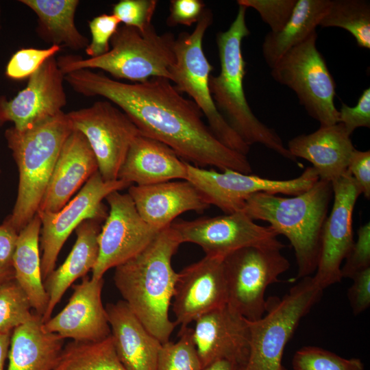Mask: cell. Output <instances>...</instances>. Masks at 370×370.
<instances>
[{
	"label": "cell",
	"mask_w": 370,
	"mask_h": 370,
	"mask_svg": "<svg viewBox=\"0 0 370 370\" xmlns=\"http://www.w3.org/2000/svg\"><path fill=\"white\" fill-rule=\"evenodd\" d=\"M73 90L85 97H101L134 122L141 134L170 147L195 166L251 173L247 156L223 145L203 121L197 105L185 98L166 78L127 84L101 73L82 69L64 75Z\"/></svg>",
	"instance_id": "6da1fadb"
},
{
	"label": "cell",
	"mask_w": 370,
	"mask_h": 370,
	"mask_svg": "<svg viewBox=\"0 0 370 370\" xmlns=\"http://www.w3.org/2000/svg\"><path fill=\"white\" fill-rule=\"evenodd\" d=\"M181 244L169 225L140 253L114 268V282L123 301L162 344L169 341L176 326L169 314L177 276L171 260Z\"/></svg>",
	"instance_id": "7a4b0ae2"
},
{
	"label": "cell",
	"mask_w": 370,
	"mask_h": 370,
	"mask_svg": "<svg viewBox=\"0 0 370 370\" xmlns=\"http://www.w3.org/2000/svg\"><path fill=\"white\" fill-rule=\"evenodd\" d=\"M332 197V183L319 180L308 190L291 197L265 192L253 194L242 210L254 221L269 223L278 236L287 238L294 249L297 278H304L317 269Z\"/></svg>",
	"instance_id": "3957f363"
},
{
	"label": "cell",
	"mask_w": 370,
	"mask_h": 370,
	"mask_svg": "<svg viewBox=\"0 0 370 370\" xmlns=\"http://www.w3.org/2000/svg\"><path fill=\"white\" fill-rule=\"evenodd\" d=\"M247 8L239 5L229 28L217 35L221 71L209 77V88L214 103L232 128L251 146L260 143L282 157L296 162L273 128L267 126L251 110L243 88L246 62L242 52L243 40L250 34L246 23Z\"/></svg>",
	"instance_id": "277c9868"
},
{
	"label": "cell",
	"mask_w": 370,
	"mask_h": 370,
	"mask_svg": "<svg viewBox=\"0 0 370 370\" xmlns=\"http://www.w3.org/2000/svg\"><path fill=\"white\" fill-rule=\"evenodd\" d=\"M73 128L63 111L34 126L4 133L18 170L16 199L8 215L19 232L36 215L66 139Z\"/></svg>",
	"instance_id": "5b68a950"
},
{
	"label": "cell",
	"mask_w": 370,
	"mask_h": 370,
	"mask_svg": "<svg viewBox=\"0 0 370 370\" xmlns=\"http://www.w3.org/2000/svg\"><path fill=\"white\" fill-rule=\"evenodd\" d=\"M171 33L159 34L152 25L145 32L119 26L110 40V50L95 58L61 56L57 64L64 75L78 70L99 69L118 79L143 82L152 77L171 81V69L175 61V42Z\"/></svg>",
	"instance_id": "8992f818"
},
{
	"label": "cell",
	"mask_w": 370,
	"mask_h": 370,
	"mask_svg": "<svg viewBox=\"0 0 370 370\" xmlns=\"http://www.w3.org/2000/svg\"><path fill=\"white\" fill-rule=\"evenodd\" d=\"M323 292L308 276L301 278L281 299L268 301L263 317L248 321L249 353L241 370H288L282 364L286 345Z\"/></svg>",
	"instance_id": "52a82bcc"
},
{
	"label": "cell",
	"mask_w": 370,
	"mask_h": 370,
	"mask_svg": "<svg viewBox=\"0 0 370 370\" xmlns=\"http://www.w3.org/2000/svg\"><path fill=\"white\" fill-rule=\"evenodd\" d=\"M213 21L212 11L206 8L191 33L182 32L175 42V61L171 69V82L197 105L207 119L214 136L227 148L247 156L250 146L232 128L217 110L209 88L214 69L203 49V38Z\"/></svg>",
	"instance_id": "ba28073f"
},
{
	"label": "cell",
	"mask_w": 370,
	"mask_h": 370,
	"mask_svg": "<svg viewBox=\"0 0 370 370\" xmlns=\"http://www.w3.org/2000/svg\"><path fill=\"white\" fill-rule=\"evenodd\" d=\"M317 36L315 31L289 50L271 69V75L295 92L300 104L320 126H328L338 123L336 83L317 48Z\"/></svg>",
	"instance_id": "9c48e42d"
},
{
	"label": "cell",
	"mask_w": 370,
	"mask_h": 370,
	"mask_svg": "<svg viewBox=\"0 0 370 370\" xmlns=\"http://www.w3.org/2000/svg\"><path fill=\"white\" fill-rule=\"evenodd\" d=\"M278 246L248 247L236 250L223 259L227 305L247 321L265 314L267 287L279 281L290 267L288 260Z\"/></svg>",
	"instance_id": "30bf717a"
},
{
	"label": "cell",
	"mask_w": 370,
	"mask_h": 370,
	"mask_svg": "<svg viewBox=\"0 0 370 370\" xmlns=\"http://www.w3.org/2000/svg\"><path fill=\"white\" fill-rule=\"evenodd\" d=\"M186 169V180L201 192L210 206H215L225 214L242 210L247 198L256 193L296 196L308 190L319 180L312 166L307 167L297 177L282 180L230 169L219 172L188 162Z\"/></svg>",
	"instance_id": "8fae6325"
},
{
	"label": "cell",
	"mask_w": 370,
	"mask_h": 370,
	"mask_svg": "<svg viewBox=\"0 0 370 370\" xmlns=\"http://www.w3.org/2000/svg\"><path fill=\"white\" fill-rule=\"evenodd\" d=\"M131 185L121 180L105 181L98 171L58 212H37L41 221L39 242L43 282L56 269L59 253L72 232L87 219L105 221L108 210L103 200L110 193Z\"/></svg>",
	"instance_id": "7c38bea8"
},
{
	"label": "cell",
	"mask_w": 370,
	"mask_h": 370,
	"mask_svg": "<svg viewBox=\"0 0 370 370\" xmlns=\"http://www.w3.org/2000/svg\"><path fill=\"white\" fill-rule=\"evenodd\" d=\"M73 130L88 140L105 181L118 180L129 148L140 132L129 116L109 101L66 113Z\"/></svg>",
	"instance_id": "4fadbf2b"
},
{
	"label": "cell",
	"mask_w": 370,
	"mask_h": 370,
	"mask_svg": "<svg viewBox=\"0 0 370 370\" xmlns=\"http://www.w3.org/2000/svg\"><path fill=\"white\" fill-rule=\"evenodd\" d=\"M171 226L182 243L196 244L209 256L224 258L236 250L248 247H285L269 226L256 223L243 210L191 221L179 219Z\"/></svg>",
	"instance_id": "5bb4252c"
},
{
	"label": "cell",
	"mask_w": 370,
	"mask_h": 370,
	"mask_svg": "<svg viewBox=\"0 0 370 370\" xmlns=\"http://www.w3.org/2000/svg\"><path fill=\"white\" fill-rule=\"evenodd\" d=\"M109 210L98 236L99 255L91 278H103L105 273L144 250L160 231L147 224L138 214L128 193L119 191L106 198Z\"/></svg>",
	"instance_id": "9a60e30c"
},
{
	"label": "cell",
	"mask_w": 370,
	"mask_h": 370,
	"mask_svg": "<svg viewBox=\"0 0 370 370\" xmlns=\"http://www.w3.org/2000/svg\"><path fill=\"white\" fill-rule=\"evenodd\" d=\"M334 202L321 233L319 259L312 279L323 291L342 280L341 264L354 241L352 215L361 192L350 173L332 182Z\"/></svg>",
	"instance_id": "2e32d148"
},
{
	"label": "cell",
	"mask_w": 370,
	"mask_h": 370,
	"mask_svg": "<svg viewBox=\"0 0 370 370\" xmlns=\"http://www.w3.org/2000/svg\"><path fill=\"white\" fill-rule=\"evenodd\" d=\"M64 77L56 58L47 59L14 97H0V126L12 122L22 130L62 112L67 102Z\"/></svg>",
	"instance_id": "e0dca14e"
},
{
	"label": "cell",
	"mask_w": 370,
	"mask_h": 370,
	"mask_svg": "<svg viewBox=\"0 0 370 370\" xmlns=\"http://www.w3.org/2000/svg\"><path fill=\"white\" fill-rule=\"evenodd\" d=\"M223 259L205 256L177 273L172 299L176 325L188 326L203 314L227 305Z\"/></svg>",
	"instance_id": "ac0fdd59"
},
{
	"label": "cell",
	"mask_w": 370,
	"mask_h": 370,
	"mask_svg": "<svg viewBox=\"0 0 370 370\" xmlns=\"http://www.w3.org/2000/svg\"><path fill=\"white\" fill-rule=\"evenodd\" d=\"M103 278L93 280L86 275L73 285V293L64 308L42 323L45 331L64 339L95 342L110 336L106 307L102 302Z\"/></svg>",
	"instance_id": "d6986e66"
},
{
	"label": "cell",
	"mask_w": 370,
	"mask_h": 370,
	"mask_svg": "<svg viewBox=\"0 0 370 370\" xmlns=\"http://www.w3.org/2000/svg\"><path fill=\"white\" fill-rule=\"evenodd\" d=\"M194 322L193 336L202 369L221 360L244 365L249 342L246 319L225 305L203 314Z\"/></svg>",
	"instance_id": "ffe728a7"
},
{
	"label": "cell",
	"mask_w": 370,
	"mask_h": 370,
	"mask_svg": "<svg viewBox=\"0 0 370 370\" xmlns=\"http://www.w3.org/2000/svg\"><path fill=\"white\" fill-rule=\"evenodd\" d=\"M128 194L141 218L158 231L171 225L180 214L201 212L210 206L188 180L168 181L150 185H131Z\"/></svg>",
	"instance_id": "44dd1931"
},
{
	"label": "cell",
	"mask_w": 370,
	"mask_h": 370,
	"mask_svg": "<svg viewBox=\"0 0 370 370\" xmlns=\"http://www.w3.org/2000/svg\"><path fill=\"white\" fill-rule=\"evenodd\" d=\"M97 171V160L88 140L73 130L63 144L38 211L58 212Z\"/></svg>",
	"instance_id": "7402d4cb"
},
{
	"label": "cell",
	"mask_w": 370,
	"mask_h": 370,
	"mask_svg": "<svg viewBox=\"0 0 370 370\" xmlns=\"http://www.w3.org/2000/svg\"><path fill=\"white\" fill-rule=\"evenodd\" d=\"M287 149L295 158L310 162L319 180L330 182L347 171L355 149L351 135L341 123L320 126L311 134L296 136L288 141Z\"/></svg>",
	"instance_id": "603a6c76"
},
{
	"label": "cell",
	"mask_w": 370,
	"mask_h": 370,
	"mask_svg": "<svg viewBox=\"0 0 370 370\" xmlns=\"http://www.w3.org/2000/svg\"><path fill=\"white\" fill-rule=\"evenodd\" d=\"M105 307L116 354L126 370H156L162 344L123 300Z\"/></svg>",
	"instance_id": "cb8c5ba5"
},
{
	"label": "cell",
	"mask_w": 370,
	"mask_h": 370,
	"mask_svg": "<svg viewBox=\"0 0 370 370\" xmlns=\"http://www.w3.org/2000/svg\"><path fill=\"white\" fill-rule=\"evenodd\" d=\"M186 163L164 143L140 134L129 148L118 180L137 186L186 180Z\"/></svg>",
	"instance_id": "d4e9b609"
},
{
	"label": "cell",
	"mask_w": 370,
	"mask_h": 370,
	"mask_svg": "<svg viewBox=\"0 0 370 370\" xmlns=\"http://www.w3.org/2000/svg\"><path fill=\"white\" fill-rule=\"evenodd\" d=\"M101 223L97 219H87L82 222L75 230L76 241L67 258L44 280L49 302L41 318L42 323L52 317L56 306L73 282L86 276L95 267L99 255L98 236Z\"/></svg>",
	"instance_id": "484cf974"
},
{
	"label": "cell",
	"mask_w": 370,
	"mask_h": 370,
	"mask_svg": "<svg viewBox=\"0 0 370 370\" xmlns=\"http://www.w3.org/2000/svg\"><path fill=\"white\" fill-rule=\"evenodd\" d=\"M64 339L42 328L36 314L11 334L7 370H52L64 347Z\"/></svg>",
	"instance_id": "4316f807"
},
{
	"label": "cell",
	"mask_w": 370,
	"mask_h": 370,
	"mask_svg": "<svg viewBox=\"0 0 370 370\" xmlns=\"http://www.w3.org/2000/svg\"><path fill=\"white\" fill-rule=\"evenodd\" d=\"M40 228L41 221L36 213L19 232L12 267L15 280L27 295L33 310L42 318L47 308L49 297L41 273Z\"/></svg>",
	"instance_id": "83f0119b"
},
{
	"label": "cell",
	"mask_w": 370,
	"mask_h": 370,
	"mask_svg": "<svg viewBox=\"0 0 370 370\" xmlns=\"http://www.w3.org/2000/svg\"><path fill=\"white\" fill-rule=\"evenodd\" d=\"M37 16L36 32L51 45L71 50L86 49L90 40L77 28L75 16L78 0H20Z\"/></svg>",
	"instance_id": "f1b7e54d"
},
{
	"label": "cell",
	"mask_w": 370,
	"mask_h": 370,
	"mask_svg": "<svg viewBox=\"0 0 370 370\" xmlns=\"http://www.w3.org/2000/svg\"><path fill=\"white\" fill-rule=\"evenodd\" d=\"M330 4L331 0H297L284 27L278 32H269L264 38L262 56L271 69L289 50L316 31Z\"/></svg>",
	"instance_id": "f546056e"
},
{
	"label": "cell",
	"mask_w": 370,
	"mask_h": 370,
	"mask_svg": "<svg viewBox=\"0 0 370 370\" xmlns=\"http://www.w3.org/2000/svg\"><path fill=\"white\" fill-rule=\"evenodd\" d=\"M52 370H126L111 336L95 342L72 341L64 346Z\"/></svg>",
	"instance_id": "4dcf8cb0"
},
{
	"label": "cell",
	"mask_w": 370,
	"mask_h": 370,
	"mask_svg": "<svg viewBox=\"0 0 370 370\" xmlns=\"http://www.w3.org/2000/svg\"><path fill=\"white\" fill-rule=\"evenodd\" d=\"M319 26L344 29L354 37L358 47L369 49L370 2L332 0Z\"/></svg>",
	"instance_id": "1f68e13d"
},
{
	"label": "cell",
	"mask_w": 370,
	"mask_h": 370,
	"mask_svg": "<svg viewBox=\"0 0 370 370\" xmlns=\"http://www.w3.org/2000/svg\"><path fill=\"white\" fill-rule=\"evenodd\" d=\"M30 301L15 279L0 283V332L12 333L35 315Z\"/></svg>",
	"instance_id": "d6a6232c"
},
{
	"label": "cell",
	"mask_w": 370,
	"mask_h": 370,
	"mask_svg": "<svg viewBox=\"0 0 370 370\" xmlns=\"http://www.w3.org/2000/svg\"><path fill=\"white\" fill-rule=\"evenodd\" d=\"M156 370H202L193 336V328H181L175 343L162 345Z\"/></svg>",
	"instance_id": "836d02e7"
},
{
	"label": "cell",
	"mask_w": 370,
	"mask_h": 370,
	"mask_svg": "<svg viewBox=\"0 0 370 370\" xmlns=\"http://www.w3.org/2000/svg\"><path fill=\"white\" fill-rule=\"evenodd\" d=\"M292 366L293 370H365L359 358H345L316 346L298 349L293 357Z\"/></svg>",
	"instance_id": "e575fe53"
},
{
	"label": "cell",
	"mask_w": 370,
	"mask_h": 370,
	"mask_svg": "<svg viewBox=\"0 0 370 370\" xmlns=\"http://www.w3.org/2000/svg\"><path fill=\"white\" fill-rule=\"evenodd\" d=\"M61 49L58 45H51L47 49L23 48L16 51L8 61L5 75L13 80L29 78L49 58Z\"/></svg>",
	"instance_id": "d590c367"
},
{
	"label": "cell",
	"mask_w": 370,
	"mask_h": 370,
	"mask_svg": "<svg viewBox=\"0 0 370 370\" xmlns=\"http://www.w3.org/2000/svg\"><path fill=\"white\" fill-rule=\"evenodd\" d=\"M157 5L156 0H121L113 5L112 14L124 25L145 32L152 25Z\"/></svg>",
	"instance_id": "8d00e7d4"
},
{
	"label": "cell",
	"mask_w": 370,
	"mask_h": 370,
	"mask_svg": "<svg viewBox=\"0 0 370 370\" xmlns=\"http://www.w3.org/2000/svg\"><path fill=\"white\" fill-rule=\"evenodd\" d=\"M297 0H238V5L251 8L260 14L271 32L280 31L291 18Z\"/></svg>",
	"instance_id": "74e56055"
},
{
	"label": "cell",
	"mask_w": 370,
	"mask_h": 370,
	"mask_svg": "<svg viewBox=\"0 0 370 370\" xmlns=\"http://www.w3.org/2000/svg\"><path fill=\"white\" fill-rule=\"evenodd\" d=\"M121 23L114 14H102L88 22L91 40L85 51L89 58L98 57L107 53L110 40Z\"/></svg>",
	"instance_id": "f35d334b"
},
{
	"label": "cell",
	"mask_w": 370,
	"mask_h": 370,
	"mask_svg": "<svg viewBox=\"0 0 370 370\" xmlns=\"http://www.w3.org/2000/svg\"><path fill=\"white\" fill-rule=\"evenodd\" d=\"M358 238L345 258L341 269L342 278L352 279L362 271L370 268V223L360 226Z\"/></svg>",
	"instance_id": "ab89813d"
},
{
	"label": "cell",
	"mask_w": 370,
	"mask_h": 370,
	"mask_svg": "<svg viewBox=\"0 0 370 370\" xmlns=\"http://www.w3.org/2000/svg\"><path fill=\"white\" fill-rule=\"evenodd\" d=\"M338 123H342L352 135L358 127H370V88L363 90L357 104L350 107L342 103L338 110Z\"/></svg>",
	"instance_id": "60d3db41"
},
{
	"label": "cell",
	"mask_w": 370,
	"mask_h": 370,
	"mask_svg": "<svg viewBox=\"0 0 370 370\" xmlns=\"http://www.w3.org/2000/svg\"><path fill=\"white\" fill-rule=\"evenodd\" d=\"M206 5L201 0H171L169 15L166 19L168 26H191L201 17Z\"/></svg>",
	"instance_id": "b9f144b4"
},
{
	"label": "cell",
	"mask_w": 370,
	"mask_h": 370,
	"mask_svg": "<svg viewBox=\"0 0 370 370\" xmlns=\"http://www.w3.org/2000/svg\"><path fill=\"white\" fill-rule=\"evenodd\" d=\"M347 292L348 300L355 315L365 311L370 306V268L356 275Z\"/></svg>",
	"instance_id": "7bdbcfd3"
},
{
	"label": "cell",
	"mask_w": 370,
	"mask_h": 370,
	"mask_svg": "<svg viewBox=\"0 0 370 370\" xmlns=\"http://www.w3.org/2000/svg\"><path fill=\"white\" fill-rule=\"evenodd\" d=\"M347 171L356 181L361 194L365 198H370V151H359L356 149L352 152Z\"/></svg>",
	"instance_id": "ee69618b"
},
{
	"label": "cell",
	"mask_w": 370,
	"mask_h": 370,
	"mask_svg": "<svg viewBox=\"0 0 370 370\" xmlns=\"http://www.w3.org/2000/svg\"><path fill=\"white\" fill-rule=\"evenodd\" d=\"M18 234L8 216L0 225V267H12Z\"/></svg>",
	"instance_id": "f6af8a7d"
},
{
	"label": "cell",
	"mask_w": 370,
	"mask_h": 370,
	"mask_svg": "<svg viewBox=\"0 0 370 370\" xmlns=\"http://www.w3.org/2000/svg\"><path fill=\"white\" fill-rule=\"evenodd\" d=\"M12 333L0 332V370H3L10 345Z\"/></svg>",
	"instance_id": "bcb514c9"
},
{
	"label": "cell",
	"mask_w": 370,
	"mask_h": 370,
	"mask_svg": "<svg viewBox=\"0 0 370 370\" xmlns=\"http://www.w3.org/2000/svg\"><path fill=\"white\" fill-rule=\"evenodd\" d=\"M241 365L234 361L221 360L202 369V370H241Z\"/></svg>",
	"instance_id": "7dc6e473"
},
{
	"label": "cell",
	"mask_w": 370,
	"mask_h": 370,
	"mask_svg": "<svg viewBox=\"0 0 370 370\" xmlns=\"http://www.w3.org/2000/svg\"><path fill=\"white\" fill-rule=\"evenodd\" d=\"M14 272L13 267H0V283L14 279Z\"/></svg>",
	"instance_id": "c3c4849f"
},
{
	"label": "cell",
	"mask_w": 370,
	"mask_h": 370,
	"mask_svg": "<svg viewBox=\"0 0 370 370\" xmlns=\"http://www.w3.org/2000/svg\"><path fill=\"white\" fill-rule=\"evenodd\" d=\"M0 14H1V6H0ZM0 29H1V25H0Z\"/></svg>",
	"instance_id": "681fc988"
},
{
	"label": "cell",
	"mask_w": 370,
	"mask_h": 370,
	"mask_svg": "<svg viewBox=\"0 0 370 370\" xmlns=\"http://www.w3.org/2000/svg\"><path fill=\"white\" fill-rule=\"evenodd\" d=\"M0 174H1V170H0Z\"/></svg>",
	"instance_id": "f907efd6"
}]
</instances>
